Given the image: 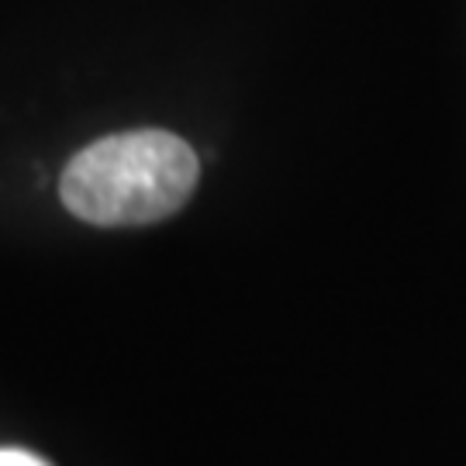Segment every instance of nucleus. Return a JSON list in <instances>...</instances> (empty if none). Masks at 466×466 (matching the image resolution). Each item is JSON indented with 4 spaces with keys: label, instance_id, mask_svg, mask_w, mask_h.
Listing matches in <instances>:
<instances>
[{
    "label": "nucleus",
    "instance_id": "f257e3e1",
    "mask_svg": "<svg viewBox=\"0 0 466 466\" xmlns=\"http://www.w3.org/2000/svg\"><path fill=\"white\" fill-rule=\"evenodd\" d=\"M198 152L159 128L100 138L69 159L63 204L90 225H149L184 208L198 187Z\"/></svg>",
    "mask_w": 466,
    "mask_h": 466
},
{
    "label": "nucleus",
    "instance_id": "f03ea898",
    "mask_svg": "<svg viewBox=\"0 0 466 466\" xmlns=\"http://www.w3.org/2000/svg\"><path fill=\"white\" fill-rule=\"evenodd\" d=\"M0 466H49L46 460H38L35 452L25 450H0Z\"/></svg>",
    "mask_w": 466,
    "mask_h": 466
}]
</instances>
